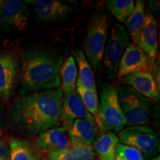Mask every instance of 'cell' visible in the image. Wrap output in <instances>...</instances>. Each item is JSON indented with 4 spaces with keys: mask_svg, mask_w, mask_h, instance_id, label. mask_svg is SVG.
I'll return each instance as SVG.
<instances>
[{
    "mask_svg": "<svg viewBox=\"0 0 160 160\" xmlns=\"http://www.w3.org/2000/svg\"><path fill=\"white\" fill-rule=\"evenodd\" d=\"M63 97L61 88L19 96L12 101L8 121L13 129L29 135L59 127Z\"/></svg>",
    "mask_w": 160,
    "mask_h": 160,
    "instance_id": "1",
    "label": "cell"
},
{
    "mask_svg": "<svg viewBox=\"0 0 160 160\" xmlns=\"http://www.w3.org/2000/svg\"><path fill=\"white\" fill-rule=\"evenodd\" d=\"M64 56L63 51L47 45H36L28 49L19 75V96L59 88Z\"/></svg>",
    "mask_w": 160,
    "mask_h": 160,
    "instance_id": "2",
    "label": "cell"
},
{
    "mask_svg": "<svg viewBox=\"0 0 160 160\" xmlns=\"http://www.w3.org/2000/svg\"><path fill=\"white\" fill-rule=\"evenodd\" d=\"M110 23L108 16L99 11L92 16L86 30L84 54L97 72L100 71L102 64Z\"/></svg>",
    "mask_w": 160,
    "mask_h": 160,
    "instance_id": "3",
    "label": "cell"
},
{
    "mask_svg": "<svg viewBox=\"0 0 160 160\" xmlns=\"http://www.w3.org/2000/svg\"><path fill=\"white\" fill-rule=\"evenodd\" d=\"M119 104L126 125H146L153 117V102L128 85L117 87Z\"/></svg>",
    "mask_w": 160,
    "mask_h": 160,
    "instance_id": "4",
    "label": "cell"
},
{
    "mask_svg": "<svg viewBox=\"0 0 160 160\" xmlns=\"http://www.w3.org/2000/svg\"><path fill=\"white\" fill-rule=\"evenodd\" d=\"M126 122L119 104L117 88L105 84L100 90L99 122L97 126L102 133H119L125 128Z\"/></svg>",
    "mask_w": 160,
    "mask_h": 160,
    "instance_id": "5",
    "label": "cell"
},
{
    "mask_svg": "<svg viewBox=\"0 0 160 160\" xmlns=\"http://www.w3.org/2000/svg\"><path fill=\"white\" fill-rule=\"evenodd\" d=\"M118 138L120 143L135 148L145 159L159 155V136L148 125L130 126L120 131Z\"/></svg>",
    "mask_w": 160,
    "mask_h": 160,
    "instance_id": "6",
    "label": "cell"
},
{
    "mask_svg": "<svg viewBox=\"0 0 160 160\" xmlns=\"http://www.w3.org/2000/svg\"><path fill=\"white\" fill-rule=\"evenodd\" d=\"M130 37L125 27L114 22L103 55V67L109 79H117L118 66L122 56L130 44Z\"/></svg>",
    "mask_w": 160,
    "mask_h": 160,
    "instance_id": "7",
    "label": "cell"
},
{
    "mask_svg": "<svg viewBox=\"0 0 160 160\" xmlns=\"http://www.w3.org/2000/svg\"><path fill=\"white\" fill-rule=\"evenodd\" d=\"M30 22V11L25 1L0 0V28L6 33L23 31Z\"/></svg>",
    "mask_w": 160,
    "mask_h": 160,
    "instance_id": "8",
    "label": "cell"
},
{
    "mask_svg": "<svg viewBox=\"0 0 160 160\" xmlns=\"http://www.w3.org/2000/svg\"><path fill=\"white\" fill-rule=\"evenodd\" d=\"M19 78V57L14 51L0 53V99L12 97Z\"/></svg>",
    "mask_w": 160,
    "mask_h": 160,
    "instance_id": "9",
    "label": "cell"
},
{
    "mask_svg": "<svg viewBox=\"0 0 160 160\" xmlns=\"http://www.w3.org/2000/svg\"><path fill=\"white\" fill-rule=\"evenodd\" d=\"M25 2L33 7L37 21L45 24L64 19L74 9L69 4L59 0H28Z\"/></svg>",
    "mask_w": 160,
    "mask_h": 160,
    "instance_id": "10",
    "label": "cell"
},
{
    "mask_svg": "<svg viewBox=\"0 0 160 160\" xmlns=\"http://www.w3.org/2000/svg\"><path fill=\"white\" fill-rule=\"evenodd\" d=\"M151 68V65L145 52L134 43H130L119 61L116 80L117 83H120L127 76L136 72L149 71Z\"/></svg>",
    "mask_w": 160,
    "mask_h": 160,
    "instance_id": "11",
    "label": "cell"
},
{
    "mask_svg": "<svg viewBox=\"0 0 160 160\" xmlns=\"http://www.w3.org/2000/svg\"><path fill=\"white\" fill-rule=\"evenodd\" d=\"M71 143L68 130L56 127L42 132L36 138L33 145L44 153H53L69 147Z\"/></svg>",
    "mask_w": 160,
    "mask_h": 160,
    "instance_id": "12",
    "label": "cell"
},
{
    "mask_svg": "<svg viewBox=\"0 0 160 160\" xmlns=\"http://www.w3.org/2000/svg\"><path fill=\"white\" fill-rule=\"evenodd\" d=\"M121 85H128L153 102L159 100V87L150 71L136 72L123 78Z\"/></svg>",
    "mask_w": 160,
    "mask_h": 160,
    "instance_id": "13",
    "label": "cell"
},
{
    "mask_svg": "<svg viewBox=\"0 0 160 160\" xmlns=\"http://www.w3.org/2000/svg\"><path fill=\"white\" fill-rule=\"evenodd\" d=\"M93 117L85 108L77 91L65 94L62 99L60 121L62 127L68 131L76 119Z\"/></svg>",
    "mask_w": 160,
    "mask_h": 160,
    "instance_id": "14",
    "label": "cell"
},
{
    "mask_svg": "<svg viewBox=\"0 0 160 160\" xmlns=\"http://www.w3.org/2000/svg\"><path fill=\"white\" fill-rule=\"evenodd\" d=\"M158 33L157 20L153 13L145 14V21L140 33L138 46L145 52L151 67L157 61L158 53Z\"/></svg>",
    "mask_w": 160,
    "mask_h": 160,
    "instance_id": "15",
    "label": "cell"
},
{
    "mask_svg": "<svg viewBox=\"0 0 160 160\" xmlns=\"http://www.w3.org/2000/svg\"><path fill=\"white\" fill-rule=\"evenodd\" d=\"M69 147L45 155L44 160H93L96 155L93 147L71 139Z\"/></svg>",
    "mask_w": 160,
    "mask_h": 160,
    "instance_id": "16",
    "label": "cell"
},
{
    "mask_svg": "<svg viewBox=\"0 0 160 160\" xmlns=\"http://www.w3.org/2000/svg\"><path fill=\"white\" fill-rule=\"evenodd\" d=\"M68 132L71 139L92 146L99 137V129L93 117H90L76 119Z\"/></svg>",
    "mask_w": 160,
    "mask_h": 160,
    "instance_id": "17",
    "label": "cell"
},
{
    "mask_svg": "<svg viewBox=\"0 0 160 160\" xmlns=\"http://www.w3.org/2000/svg\"><path fill=\"white\" fill-rule=\"evenodd\" d=\"M71 53L73 57L76 59L77 69H79L77 87L91 91H97L94 73L83 52L74 48L72 49Z\"/></svg>",
    "mask_w": 160,
    "mask_h": 160,
    "instance_id": "18",
    "label": "cell"
},
{
    "mask_svg": "<svg viewBox=\"0 0 160 160\" xmlns=\"http://www.w3.org/2000/svg\"><path fill=\"white\" fill-rule=\"evenodd\" d=\"M10 145V160H44L45 153L26 140L12 139Z\"/></svg>",
    "mask_w": 160,
    "mask_h": 160,
    "instance_id": "19",
    "label": "cell"
},
{
    "mask_svg": "<svg viewBox=\"0 0 160 160\" xmlns=\"http://www.w3.org/2000/svg\"><path fill=\"white\" fill-rule=\"evenodd\" d=\"M119 143L115 133L105 132L99 135L92 147L99 160H116V148Z\"/></svg>",
    "mask_w": 160,
    "mask_h": 160,
    "instance_id": "20",
    "label": "cell"
},
{
    "mask_svg": "<svg viewBox=\"0 0 160 160\" xmlns=\"http://www.w3.org/2000/svg\"><path fill=\"white\" fill-rule=\"evenodd\" d=\"M145 3L142 0L135 2V9L132 14L125 21L126 30L133 43L138 46L140 33L143 28L145 21Z\"/></svg>",
    "mask_w": 160,
    "mask_h": 160,
    "instance_id": "21",
    "label": "cell"
},
{
    "mask_svg": "<svg viewBox=\"0 0 160 160\" xmlns=\"http://www.w3.org/2000/svg\"><path fill=\"white\" fill-rule=\"evenodd\" d=\"M78 69L76 61L72 56L68 57L63 62L59 71L62 90L63 93H71L77 88Z\"/></svg>",
    "mask_w": 160,
    "mask_h": 160,
    "instance_id": "22",
    "label": "cell"
},
{
    "mask_svg": "<svg viewBox=\"0 0 160 160\" xmlns=\"http://www.w3.org/2000/svg\"><path fill=\"white\" fill-rule=\"evenodd\" d=\"M108 8L120 22H125L135 9L133 0H108Z\"/></svg>",
    "mask_w": 160,
    "mask_h": 160,
    "instance_id": "23",
    "label": "cell"
},
{
    "mask_svg": "<svg viewBox=\"0 0 160 160\" xmlns=\"http://www.w3.org/2000/svg\"><path fill=\"white\" fill-rule=\"evenodd\" d=\"M77 92L81 98L82 102L85 108L94 119L97 125L99 122V99L97 96V91L84 89L82 88L77 87Z\"/></svg>",
    "mask_w": 160,
    "mask_h": 160,
    "instance_id": "24",
    "label": "cell"
},
{
    "mask_svg": "<svg viewBox=\"0 0 160 160\" xmlns=\"http://www.w3.org/2000/svg\"><path fill=\"white\" fill-rule=\"evenodd\" d=\"M116 160H147L135 148L119 143L116 148Z\"/></svg>",
    "mask_w": 160,
    "mask_h": 160,
    "instance_id": "25",
    "label": "cell"
},
{
    "mask_svg": "<svg viewBox=\"0 0 160 160\" xmlns=\"http://www.w3.org/2000/svg\"><path fill=\"white\" fill-rule=\"evenodd\" d=\"M10 145L0 133V160H10Z\"/></svg>",
    "mask_w": 160,
    "mask_h": 160,
    "instance_id": "26",
    "label": "cell"
},
{
    "mask_svg": "<svg viewBox=\"0 0 160 160\" xmlns=\"http://www.w3.org/2000/svg\"><path fill=\"white\" fill-rule=\"evenodd\" d=\"M150 9L158 18H159V1H148Z\"/></svg>",
    "mask_w": 160,
    "mask_h": 160,
    "instance_id": "27",
    "label": "cell"
},
{
    "mask_svg": "<svg viewBox=\"0 0 160 160\" xmlns=\"http://www.w3.org/2000/svg\"><path fill=\"white\" fill-rule=\"evenodd\" d=\"M4 114H5V107H4L2 102V100L0 99V121L2 119Z\"/></svg>",
    "mask_w": 160,
    "mask_h": 160,
    "instance_id": "28",
    "label": "cell"
},
{
    "mask_svg": "<svg viewBox=\"0 0 160 160\" xmlns=\"http://www.w3.org/2000/svg\"><path fill=\"white\" fill-rule=\"evenodd\" d=\"M151 160H160V157H159V155H157V157H155L152 158V159H151Z\"/></svg>",
    "mask_w": 160,
    "mask_h": 160,
    "instance_id": "29",
    "label": "cell"
}]
</instances>
